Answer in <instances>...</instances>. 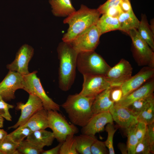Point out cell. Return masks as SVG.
<instances>
[{
	"label": "cell",
	"instance_id": "obj_1",
	"mask_svg": "<svg viewBox=\"0 0 154 154\" xmlns=\"http://www.w3.org/2000/svg\"><path fill=\"white\" fill-rule=\"evenodd\" d=\"M57 50L59 61V87L62 91L66 92L74 81L78 53L69 43L63 41L59 44Z\"/></svg>",
	"mask_w": 154,
	"mask_h": 154
},
{
	"label": "cell",
	"instance_id": "obj_2",
	"mask_svg": "<svg viewBox=\"0 0 154 154\" xmlns=\"http://www.w3.org/2000/svg\"><path fill=\"white\" fill-rule=\"evenodd\" d=\"M101 14L97 9L90 8L81 5L80 9L66 17L63 23L69 25L67 32L63 36V41L70 43L85 30L96 25Z\"/></svg>",
	"mask_w": 154,
	"mask_h": 154
},
{
	"label": "cell",
	"instance_id": "obj_3",
	"mask_svg": "<svg viewBox=\"0 0 154 154\" xmlns=\"http://www.w3.org/2000/svg\"><path fill=\"white\" fill-rule=\"evenodd\" d=\"M95 98L84 96L79 93L69 95L61 106L72 123L82 127L94 115L92 106Z\"/></svg>",
	"mask_w": 154,
	"mask_h": 154
},
{
	"label": "cell",
	"instance_id": "obj_4",
	"mask_svg": "<svg viewBox=\"0 0 154 154\" xmlns=\"http://www.w3.org/2000/svg\"><path fill=\"white\" fill-rule=\"evenodd\" d=\"M76 67L82 75H105L111 67L94 51L78 53Z\"/></svg>",
	"mask_w": 154,
	"mask_h": 154
},
{
	"label": "cell",
	"instance_id": "obj_5",
	"mask_svg": "<svg viewBox=\"0 0 154 154\" xmlns=\"http://www.w3.org/2000/svg\"><path fill=\"white\" fill-rule=\"evenodd\" d=\"M36 71L23 76V90L29 94L39 98L42 101L44 108L47 111H60V106L54 102L46 93L40 79L37 75Z\"/></svg>",
	"mask_w": 154,
	"mask_h": 154
},
{
	"label": "cell",
	"instance_id": "obj_6",
	"mask_svg": "<svg viewBox=\"0 0 154 154\" xmlns=\"http://www.w3.org/2000/svg\"><path fill=\"white\" fill-rule=\"evenodd\" d=\"M128 34L132 41L133 55L137 64L154 68V51L140 37L137 29L130 30Z\"/></svg>",
	"mask_w": 154,
	"mask_h": 154
},
{
	"label": "cell",
	"instance_id": "obj_7",
	"mask_svg": "<svg viewBox=\"0 0 154 154\" xmlns=\"http://www.w3.org/2000/svg\"><path fill=\"white\" fill-rule=\"evenodd\" d=\"M47 113L48 128L52 130L55 139L59 143L64 142L68 135L78 132L76 126L70 124L58 111L48 110Z\"/></svg>",
	"mask_w": 154,
	"mask_h": 154
},
{
	"label": "cell",
	"instance_id": "obj_8",
	"mask_svg": "<svg viewBox=\"0 0 154 154\" xmlns=\"http://www.w3.org/2000/svg\"><path fill=\"white\" fill-rule=\"evenodd\" d=\"M101 35L96 26L94 25L78 34L69 43L78 53L94 51Z\"/></svg>",
	"mask_w": 154,
	"mask_h": 154
},
{
	"label": "cell",
	"instance_id": "obj_9",
	"mask_svg": "<svg viewBox=\"0 0 154 154\" xmlns=\"http://www.w3.org/2000/svg\"><path fill=\"white\" fill-rule=\"evenodd\" d=\"M132 71L133 68L130 63L122 59L111 67L104 75L112 88L120 87L132 76Z\"/></svg>",
	"mask_w": 154,
	"mask_h": 154
},
{
	"label": "cell",
	"instance_id": "obj_10",
	"mask_svg": "<svg viewBox=\"0 0 154 154\" xmlns=\"http://www.w3.org/2000/svg\"><path fill=\"white\" fill-rule=\"evenodd\" d=\"M23 76L17 72L9 70L0 83V96L5 101H10L15 98V92L19 89H23Z\"/></svg>",
	"mask_w": 154,
	"mask_h": 154
},
{
	"label": "cell",
	"instance_id": "obj_11",
	"mask_svg": "<svg viewBox=\"0 0 154 154\" xmlns=\"http://www.w3.org/2000/svg\"><path fill=\"white\" fill-rule=\"evenodd\" d=\"M83 75L82 88L79 93L81 95L95 97L104 90L111 87L104 75L86 74Z\"/></svg>",
	"mask_w": 154,
	"mask_h": 154
},
{
	"label": "cell",
	"instance_id": "obj_12",
	"mask_svg": "<svg viewBox=\"0 0 154 154\" xmlns=\"http://www.w3.org/2000/svg\"><path fill=\"white\" fill-rule=\"evenodd\" d=\"M34 53V49L31 46L27 44H23L17 52L14 61L7 65V68L23 76L29 74L30 73L28 70L29 63Z\"/></svg>",
	"mask_w": 154,
	"mask_h": 154
},
{
	"label": "cell",
	"instance_id": "obj_13",
	"mask_svg": "<svg viewBox=\"0 0 154 154\" xmlns=\"http://www.w3.org/2000/svg\"><path fill=\"white\" fill-rule=\"evenodd\" d=\"M17 108L21 110V114L17 122L9 129H16L24 125L36 113L43 108L42 102L38 97L29 94L27 102L25 104L18 103Z\"/></svg>",
	"mask_w": 154,
	"mask_h": 154
},
{
	"label": "cell",
	"instance_id": "obj_14",
	"mask_svg": "<svg viewBox=\"0 0 154 154\" xmlns=\"http://www.w3.org/2000/svg\"><path fill=\"white\" fill-rule=\"evenodd\" d=\"M154 76V68L144 66L137 74L131 76L120 87L122 91L123 96L139 88L153 78Z\"/></svg>",
	"mask_w": 154,
	"mask_h": 154
},
{
	"label": "cell",
	"instance_id": "obj_15",
	"mask_svg": "<svg viewBox=\"0 0 154 154\" xmlns=\"http://www.w3.org/2000/svg\"><path fill=\"white\" fill-rule=\"evenodd\" d=\"M113 120L109 111L94 115L88 123L81 129L82 134L95 135L103 131L108 123H113Z\"/></svg>",
	"mask_w": 154,
	"mask_h": 154
},
{
	"label": "cell",
	"instance_id": "obj_16",
	"mask_svg": "<svg viewBox=\"0 0 154 154\" xmlns=\"http://www.w3.org/2000/svg\"><path fill=\"white\" fill-rule=\"evenodd\" d=\"M109 112L113 121L120 127L126 130L138 122L137 117L127 108L115 106L114 104Z\"/></svg>",
	"mask_w": 154,
	"mask_h": 154
},
{
	"label": "cell",
	"instance_id": "obj_17",
	"mask_svg": "<svg viewBox=\"0 0 154 154\" xmlns=\"http://www.w3.org/2000/svg\"><path fill=\"white\" fill-rule=\"evenodd\" d=\"M154 90V80L153 78L138 89L123 96L119 101L114 103V105L116 107L127 108L136 100L153 93Z\"/></svg>",
	"mask_w": 154,
	"mask_h": 154
},
{
	"label": "cell",
	"instance_id": "obj_18",
	"mask_svg": "<svg viewBox=\"0 0 154 154\" xmlns=\"http://www.w3.org/2000/svg\"><path fill=\"white\" fill-rule=\"evenodd\" d=\"M112 88L109 87L104 90L95 97L92 106V110L94 115L109 111L114 102L110 97Z\"/></svg>",
	"mask_w": 154,
	"mask_h": 154
},
{
	"label": "cell",
	"instance_id": "obj_19",
	"mask_svg": "<svg viewBox=\"0 0 154 154\" xmlns=\"http://www.w3.org/2000/svg\"><path fill=\"white\" fill-rule=\"evenodd\" d=\"M55 139L52 132L42 129L32 131L26 140L38 147L43 149L51 145Z\"/></svg>",
	"mask_w": 154,
	"mask_h": 154
},
{
	"label": "cell",
	"instance_id": "obj_20",
	"mask_svg": "<svg viewBox=\"0 0 154 154\" xmlns=\"http://www.w3.org/2000/svg\"><path fill=\"white\" fill-rule=\"evenodd\" d=\"M24 125L29 127L32 132L48 128L47 111L44 108L39 110Z\"/></svg>",
	"mask_w": 154,
	"mask_h": 154
},
{
	"label": "cell",
	"instance_id": "obj_21",
	"mask_svg": "<svg viewBox=\"0 0 154 154\" xmlns=\"http://www.w3.org/2000/svg\"><path fill=\"white\" fill-rule=\"evenodd\" d=\"M53 15L58 17H66L76 11L71 0H49Z\"/></svg>",
	"mask_w": 154,
	"mask_h": 154
},
{
	"label": "cell",
	"instance_id": "obj_22",
	"mask_svg": "<svg viewBox=\"0 0 154 154\" xmlns=\"http://www.w3.org/2000/svg\"><path fill=\"white\" fill-rule=\"evenodd\" d=\"M119 30L128 34L132 29H137L139 24V20L133 10L127 12H123L118 18Z\"/></svg>",
	"mask_w": 154,
	"mask_h": 154
},
{
	"label": "cell",
	"instance_id": "obj_23",
	"mask_svg": "<svg viewBox=\"0 0 154 154\" xmlns=\"http://www.w3.org/2000/svg\"><path fill=\"white\" fill-rule=\"evenodd\" d=\"M96 25L101 35L109 31L119 29L118 18L105 14H102L100 17Z\"/></svg>",
	"mask_w": 154,
	"mask_h": 154
},
{
	"label": "cell",
	"instance_id": "obj_24",
	"mask_svg": "<svg viewBox=\"0 0 154 154\" xmlns=\"http://www.w3.org/2000/svg\"><path fill=\"white\" fill-rule=\"evenodd\" d=\"M140 37L154 51V35L151 31L145 15H142L137 29Z\"/></svg>",
	"mask_w": 154,
	"mask_h": 154
},
{
	"label": "cell",
	"instance_id": "obj_25",
	"mask_svg": "<svg viewBox=\"0 0 154 154\" xmlns=\"http://www.w3.org/2000/svg\"><path fill=\"white\" fill-rule=\"evenodd\" d=\"M76 149L78 153L92 154L91 147L94 142L97 139L95 135L82 134L75 136Z\"/></svg>",
	"mask_w": 154,
	"mask_h": 154
},
{
	"label": "cell",
	"instance_id": "obj_26",
	"mask_svg": "<svg viewBox=\"0 0 154 154\" xmlns=\"http://www.w3.org/2000/svg\"><path fill=\"white\" fill-rule=\"evenodd\" d=\"M153 102L154 96L153 93L136 100L127 108L137 117L143 110Z\"/></svg>",
	"mask_w": 154,
	"mask_h": 154
},
{
	"label": "cell",
	"instance_id": "obj_27",
	"mask_svg": "<svg viewBox=\"0 0 154 154\" xmlns=\"http://www.w3.org/2000/svg\"><path fill=\"white\" fill-rule=\"evenodd\" d=\"M76 149V142L74 134L68 135L62 143L59 154H78Z\"/></svg>",
	"mask_w": 154,
	"mask_h": 154
},
{
	"label": "cell",
	"instance_id": "obj_28",
	"mask_svg": "<svg viewBox=\"0 0 154 154\" xmlns=\"http://www.w3.org/2000/svg\"><path fill=\"white\" fill-rule=\"evenodd\" d=\"M32 132L29 127L23 125L17 127L7 135L14 142L19 144Z\"/></svg>",
	"mask_w": 154,
	"mask_h": 154
},
{
	"label": "cell",
	"instance_id": "obj_29",
	"mask_svg": "<svg viewBox=\"0 0 154 154\" xmlns=\"http://www.w3.org/2000/svg\"><path fill=\"white\" fill-rule=\"evenodd\" d=\"M17 150L19 154H40L43 151L27 140L19 144Z\"/></svg>",
	"mask_w": 154,
	"mask_h": 154
},
{
	"label": "cell",
	"instance_id": "obj_30",
	"mask_svg": "<svg viewBox=\"0 0 154 154\" xmlns=\"http://www.w3.org/2000/svg\"><path fill=\"white\" fill-rule=\"evenodd\" d=\"M138 121L147 125L154 122V102L143 110L137 117Z\"/></svg>",
	"mask_w": 154,
	"mask_h": 154
},
{
	"label": "cell",
	"instance_id": "obj_31",
	"mask_svg": "<svg viewBox=\"0 0 154 154\" xmlns=\"http://www.w3.org/2000/svg\"><path fill=\"white\" fill-rule=\"evenodd\" d=\"M18 145L12 141L7 135L0 143V151L3 154H19L17 150Z\"/></svg>",
	"mask_w": 154,
	"mask_h": 154
},
{
	"label": "cell",
	"instance_id": "obj_32",
	"mask_svg": "<svg viewBox=\"0 0 154 154\" xmlns=\"http://www.w3.org/2000/svg\"><path fill=\"white\" fill-rule=\"evenodd\" d=\"M136 124L126 130L127 137V146L128 154H135V149L138 142L135 131Z\"/></svg>",
	"mask_w": 154,
	"mask_h": 154
},
{
	"label": "cell",
	"instance_id": "obj_33",
	"mask_svg": "<svg viewBox=\"0 0 154 154\" xmlns=\"http://www.w3.org/2000/svg\"><path fill=\"white\" fill-rule=\"evenodd\" d=\"M151 153V146L147 132H146L141 140L138 142L135 149V154Z\"/></svg>",
	"mask_w": 154,
	"mask_h": 154
},
{
	"label": "cell",
	"instance_id": "obj_34",
	"mask_svg": "<svg viewBox=\"0 0 154 154\" xmlns=\"http://www.w3.org/2000/svg\"><path fill=\"white\" fill-rule=\"evenodd\" d=\"M105 129L108 133L107 139L104 141L105 144L108 150L109 154H114L115 153L113 146V139L114 134L117 129L115 128L113 123L107 124Z\"/></svg>",
	"mask_w": 154,
	"mask_h": 154
},
{
	"label": "cell",
	"instance_id": "obj_35",
	"mask_svg": "<svg viewBox=\"0 0 154 154\" xmlns=\"http://www.w3.org/2000/svg\"><path fill=\"white\" fill-rule=\"evenodd\" d=\"M92 154H109L108 150L105 142L97 139L93 143L91 147Z\"/></svg>",
	"mask_w": 154,
	"mask_h": 154
},
{
	"label": "cell",
	"instance_id": "obj_36",
	"mask_svg": "<svg viewBox=\"0 0 154 154\" xmlns=\"http://www.w3.org/2000/svg\"><path fill=\"white\" fill-rule=\"evenodd\" d=\"M14 106L6 103L0 96V116L8 121H11L12 117L9 110L13 108Z\"/></svg>",
	"mask_w": 154,
	"mask_h": 154
},
{
	"label": "cell",
	"instance_id": "obj_37",
	"mask_svg": "<svg viewBox=\"0 0 154 154\" xmlns=\"http://www.w3.org/2000/svg\"><path fill=\"white\" fill-rule=\"evenodd\" d=\"M147 125L145 123L138 121L135 129V133L139 142L144 137L147 130Z\"/></svg>",
	"mask_w": 154,
	"mask_h": 154
},
{
	"label": "cell",
	"instance_id": "obj_38",
	"mask_svg": "<svg viewBox=\"0 0 154 154\" xmlns=\"http://www.w3.org/2000/svg\"><path fill=\"white\" fill-rule=\"evenodd\" d=\"M121 0H107L105 3L100 5L97 9L101 14H104L110 7L119 4Z\"/></svg>",
	"mask_w": 154,
	"mask_h": 154
},
{
	"label": "cell",
	"instance_id": "obj_39",
	"mask_svg": "<svg viewBox=\"0 0 154 154\" xmlns=\"http://www.w3.org/2000/svg\"><path fill=\"white\" fill-rule=\"evenodd\" d=\"M122 13L123 12L119 4L110 7L106 11L104 14L112 17L118 18Z\"/></svg>",
	"mask_w": 154,
	"mask_h": 154
},
{
	"label": "cell",
	"instance_id": "obj_40",
	"mask_svg": "<svg viewBox=\"0 0 154 154\" xmlns=\"http://www.w3.org/2000/svg\"><path fill=\"white\" fill-rule=\"evenodd\" d=\"M123 96V92L120 87L112 88L110 97L114 103L119 101Z\"/></svg>",
	"mask_w": 154,
	"mask_h": 154
},
{
	"label": "cell",
	"instance_id": "obj_41",
	"mask_svg": "<svg viewBox=\"0 0 154 154\" xmlns=\"http://www.w3.org/2000/svg\"><path fill=\"white\" fill-rule=\"evenodd\" d=\"M147 131L151 146V153H154V122L147 125Z\"/></svg>",
	"mask_w": 154,
	"mask_h": 154
},
{
	"label": "cell",
	"instance_id": "obj_42",
	"mask_svg": "<svg viewBox=\"0 0 154 154\" xmlns=\"http://www.w3.org/2000/svg\"><path fill=\"white\" fill-rule=\"evenodd\" d=\"M62 143H59L55 147L49 150L44 151L42 152V154H59L60 147Z\"/></svg>",
	"mask_w": 154,
	"mask_h": 154
},
{
	"label": "cell",
	"instance_id": "obj_43",
	"mask_svg": "<svg viewBox=\"0 0 154 154\" xmlns=\"http://www.w3.org/2000/svg\"><path fill=\"white\" fill-rule=\"evenodd\" d=\"M118 147L122 154H128L127 145L125 143H119L118 144Z\"/></svg>",
	"mask_w": 154,
	"mask_h": 154
},
{
	"label": "cell",
	"instance_id": "obj_44",
	"mask_svg": "<svg viewBox=\"0 0 154 154\" xmlns=\"http://www.w3.org/2000/svg\"><path fill=\"white\" fill-rule=\"evenodd\" d=\"M7 135V132L4 129L0 128V143Z\"/></svg>",
	"mask_w": 154,
	"mask_h": 154
},
{
	"label": "cell",
	"instance_id": "obj_45",
	"mask_svg": "<svg viewBox=\"0 0 154 154\" xmlns=\"http://www.w3.org/2000/svg\"><path fill=\"white\" fill-rule=\"evenodd\" d=\"M151 25H149L150 27L152 32L154 33V20H152L151 21Z\"/></svg>",
	"mask_w": 154,
	"mask_h": 154
},
{
	"label": "cell",
	"instance_id": "obj_46",
	"mask_svg": "<svg viewBox=\"0 0 154 154\" xmlns=\"http://www.w3.org/2000/svg\"><path fill=\"white\" fill-rule=\"evenodd\" d=\"M3 118L0 116V128L3 127Z\"/></svg>",
	"mask_w": 154,
	"mask_h": 154
},
{
	"label": "cell",
	"instance_id": "obj_47",
	"mask_svg": "<svg viewBox=\"0 0 154 154\" xmlns=\"http://www.w3.org/2000/svg\"><path fill=\"white\" fill-rule=\"evenodd\" d=\"M0 154H3V153L0 151Z\"/></svg>",
	"mask_w": 154,
	"mask_h": 154
}]
</instances>
